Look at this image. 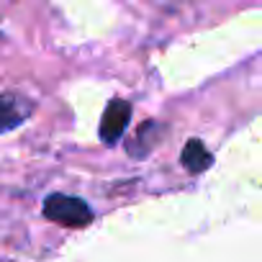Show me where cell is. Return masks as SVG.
<instances>
[{"label":"cell","instance_id":"3957f363","mask_svg":"<svg viewBox=\"0 0 262 262\" xmlns=\"http://www.w3.org/2000/svg\"><path fill=\"white\" fill-rule=\"evenodd\" d=\"M34 105L31 100L16 95V93H6L0 95V134L6 131H13L16 126H21L29 116H31Z\"/></svg>","mask_w":262,"mask_h":262},{"label":"cell","instance_id":"7a4b0ae2","mask_svg":"<svg viewBox=\"0 0 262 262\" xmlns=\"http://www.w3.org/2000/svg\"><path fill=\"white\" fill-rule=\"evenodd\" d=\"M131 118V105L121 98H113L105 111H103V121H100V139L103 144H113L121 139V134L126 131V123Z\"/></svg>","mask_w":262,"mask_h":262},{"label":"cell","instance_id":"6da1fadb","mask_svg":"<svg viewBox=\"0 0 262 262\" xmlns=\"http://www.w3.org/2000/svg\"><path fill=\"white\" fill-rule=\"evenodd\" d=\"M44 216L62 226H85L88 221H93V211L82 198L62 193H54L44 201Z\"/></svg>","mask_w":262,"mask_h":262},{"label":"cell","instance_id":"277c9868","mask_svg":"<svg viewBox=\"0 0 262 262\" xmlns=\"http://www.w3.org/2000/svg\"><path fill=\"white\" fill-rule=\"evenodd\" d=\"M183 165H185L190 172H203V170H208L211 155H208V149L203 147V142L190 139V142L185 144V149H183Z\"/></svg>","mask_w":262,"mask_h":262}]
</instances>
